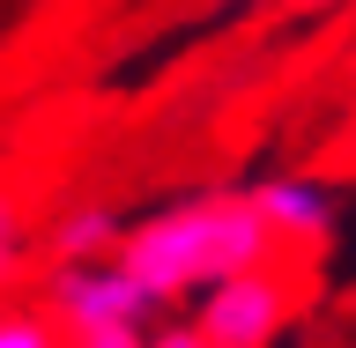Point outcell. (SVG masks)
Instances as JSON below:
<instances>
[{
	"instance_id": "6da1fadb",
	"label": "cell",
	"mask_w": 356,
	"mask_h": 348,
	"mask_svg": "<svg viewBox=\"0 0 356 348\" xmlns=\"http://www.w3.org/2000/svg\"><path fill=\"white\" fill-rule=\"evenodd\" d=\"M267 252H275V230L245 193L171 200V208L127 222V238H119V260L149 282L156 304H193L200 289H216L238 267H260Z\"/></svg>"
},
{
	"instance_id": "7a4b0ae2",
	"label": "cell",
	"mask_w": 356,
	"mask_h": 348,
	"mask_svg": "<svg viewBox=\"0 0 356 348\" xmlns=\"http://www.w3.org/2000/svg\"><path fill=\"white\" fill-rule=\"evenodd\" d=\"M44 311L60 319V333H149L163 304L119 252H97V260H52Z\"/></svg>"
},
{
	"instance_id": "3957f363",
	"label": "cell",
	"mask_w": 356,
	"mask_h": 348,
	"mask_svg": "<svg viewBox=\"0 0 356 348\" xmlns=\"http://www.w3.org/2000/svg\"><path fill=\"white\" fill-rule=\"evenodd\" d=\"M186 319L200 326L208 348H275L289 333V319H297V289H289V274L275 260H260V267L222 274L216 289H200L186 304Z\"/></svg>"
},
{
	"instance_id": "277c9868",
	"label": "cell",
	"mask_w": 356,
	"mask_h": 348,
	"mask_svg": "<svg viewBox=\"0 0 356 348\" xmlns=\"http://www.w3.org/2000/svg\"><path fill=\"white\" fill-rule=\"evenodd\" d=\"M245 200L260 208V222L275 230V245H327L341 222V193L319 171H267L245 185Z\"/></svg>"
},
{
	"instance_id": "5b68a950",
	"label": "cell",
	"mask_w": 356,
	"mask_h": 348,
	"mask_svg": "<svg viewBox=\"0 0 356 348\" xmlns=\"http://www.w3.org/2000/svg\"><path fill=\"white\" fill-rule=\"evenodd\" d=\"M119 238H127L119 208H104V200H74V208L44 230V252H52V260H97V252H119Z\"/></svg>"
},
{
	"instance_id": "8992f818",
	"label": "cell",
	"mask_w": 356,
	"mask_h": 348,
	"mask_svg": "<svg viewBox=\"0 0 356 348\" xmlns=\"http://www.w3.org/2000/svg\"><path fill=\"white\" fill-rule=\"evenodd\" d=\"M0 348H67V333L44 304H8L0 297Z\"/></svg>"
},
{
	"instance_id": "52a82bcc",
	"label": "cell",
	"mask_w": 356,
	"mask_h": 348,
	"mask_svg": "<svg viewBox=\"0 0 356 348\" xmlns=\"http://www.w3.org/2000/svg\"><path fill=\"white\" fill-rule=\"evenodd\" d=\"M22 267H30V222L15 200H0V297L22 282Z\"/></svg>"
},
{
	"instance_id": "ba28073f",
	"label": "cell",
	"mask_w": 356,
	"mask_h": 348,
	"mask_svg": "<svg viewBox=\"0 0 356 348\" xmlns=\"http://www.w3.org/2000/svg\"><path fill=\"white\" fill-rule=\"evenodd\" d=\"M141 348H208V341H200L193 319H156V326L141 333Z\"/></svg>"
},
{
	"instance_id": "9c48e42d",
	"label": "cell",
	"mask_w": 356,
	"mask_h": 348,
	"mask_svg": "<svg viewBox=\"0 0 356 348\" xmlns=\"http://www.w3.org/2000/svg\"><path fill=\"white\" fill-rule=\"evenodd\" d=\"M67 348H141V333H67Z\"/></svg>"
},
{
	"instance_id": "30bf717a",
	"label": "cell",
	"mask_w": 356,
	"mask_h": 348,
	"mask_svg": "<svg viewBox=\"0 0 356 348\" xmlns=\"http://www.w3.org/2000/svg\"><path fill=\"white\" fill-rule=\"evenodd\" d=\"M282 8H297V15H327V8H341V0H282Z\"/></svg>"
}]
</instances>
